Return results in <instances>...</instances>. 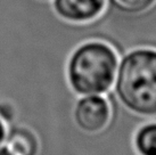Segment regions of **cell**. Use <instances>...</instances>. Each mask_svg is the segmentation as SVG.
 <instances>
[{
  "mask_svg": "<svg viewBox=\"0 0 156 155\" xmlns=\"http://www.w3.org/2000/svg\"><path fill=\"white\" fill-rule=\"evenodd\" d=\"M119 55L101 41H88L74 48L66 64L71 88L79 96L106 95L116 77Z\"/></svg>",
  "mask_w": 156,
  "mask_h": 155,
  "instance_id": "2",
  "label": "cell"
},
{
  "mask_svg": "<svg viewBox=\"0 0 156 155\" xmlns=\"http://www.w3.org/2000/svg\"><path fill=\"white\" fill-rule=\"evenodd\" d=\"M4 145L14 155H38L39 142L32 130L16 128L6 132Z\"/></svg>",
  "mask_w": 156,
  "mask_h": 155,
  "instance_id": "5",
  "label": "cell"
},
{
  "mask_svg": "<svg viewBox=\"0 0 156 155\" xmlns=\"http://www.w3.org/2000/svg\"><path fill=\"white\" fill-rule=\"evenodd\" d=\"M113 8L120 13L128 15H137L146 12L154 6L156 0H108Z\"/></svg>",
  "mask_w": 156,
  "mask_h": 155,
  "instance_id": "7",
  "label": "cell"
},
{
  "mask_svg": "<svg viewBox=\"0 0 156 155\" xmlns=\"http://www.w3.org/2000/svg\"><path fill=\"white\" fill-rule=\"evenodd\" d=\"M133 142L139 155H156V121L141 125L134 134Z\"/></svg>",
  "mask_w": 156,
  "mask_h": 155,
  "instance_id": "6",
  "label": "cell"
},
{
  "mask_svg": "<svg viewBox=\"0 0 156 155\" xmlns=\"http://www.w3.org/2000/svg\"><path fill=\"white\" fill-rule=\"evenodd\" d=\"M73 117L86 132H98L108 124L111 107L105 95H82L74 105Z\"/></svg>",
  "mask_w": 156,
  "mask_h": 155,
  "instance_id": "3",
  "label": "cell"
},
{
  "mask_svg": "<svg viewBox=\"0 0 156 155\" xmlns=\"http://www.w3.org/2000/svg\"><path fill=\"white\" fill-rule=\"evenodd\" d=\"M6 132H7V130H6V125H5L4 121L0 119V146H1V145H4L5 138H6Z\"/></svg>",
  "mask_w": 156,
  "mask_h": 155,
  "instance_id": "8",
  "label": "cell"
},
{
  "mask_svg": "<svg viewBox=\"0 0 156 155\" xmlns=\"http://www.w3.org/2000/svg\"><path fill=\"white\" fill-rule=\"evenodd\" d=\"M106 0H54V9L61 18L73 23L92 21L103 13Z\"/></svg>",
  "mask_w": 156,
  "mask_h": 155,
  "instance_id": "4",
  "label": "cell"
},
{
  "mask_svg": "<svg viewBox=\"0 0 156 155\" xmlns=\"http://www.w3.org/2000/svg\"><path fill=\"white\" fill-rule=\"evenodd\" d=\"M0 155H14V154L5 145H1L0 146Z\"/></svg>",
  "mask_w": 156,
  "mask_h": 155,
  "instance_id": "9",
  "label": "cell"
},
{
  "mask_svg": "<svg viewBox=\"0 0 156 155\" xmlns=\"http://www.w3.org/2000/svg\"><path fill=\"white\" fill-rule=\"evenodd\" d=\"M41 1H47V0H41Z\"/></svg>",
  "mask_w": 156,
  "mask_h": 155,
  "instance_id": "10",
  "label": "cell"
},
{
  "mask_svg": "<svg viewBox=\"0 0 156 155\" xmlns=\"http://www.w3.org/2000/svg\"><path fill=\"white\" fill-rule=\"evenodd\" d=\"M112 91L130 112L156 116V49L137 48L122 55Z\"/></svg>",
  "mask_w": 156,
  "mask_h": 155,
  "instance_id": "1",
  "label": "cell"
}]
</instances>
